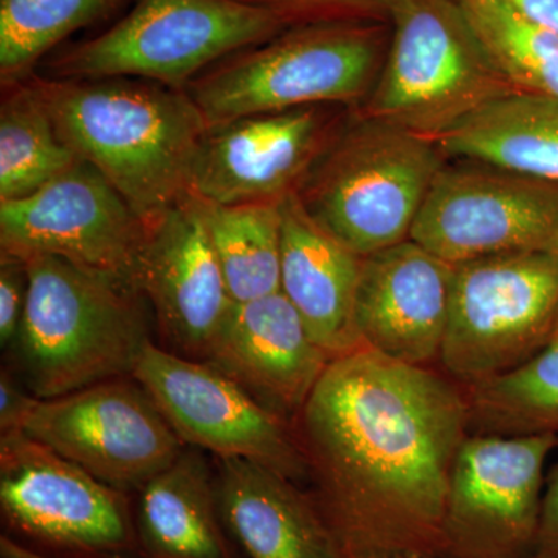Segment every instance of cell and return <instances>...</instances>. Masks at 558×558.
Listing matches in <instances>:
<instances>
[{"label": "cell", "mask_w": 558, "mask_h": 558, "mask_svg": "<svg viewBox=\"0 0 558 558\" xmlns=\"http://www.w3.org/2000/svg\"><path fill=\"white\" fill-rule=\"evenodd\" d=\"M453 267L411 240L363 258L354 307L363 348L407 365H439Z\"/></svg>", "instance_id": "e0dca14e"}, {"label": "cell", "mask_w": 558, "mask_h": 558, "mask_svg": "<svg viewBox=\"0 0 558 558\" xmlns=\"http://www.w3.org/2000/svg\"><path fill=\"white\" fill-rule=\"evenodd\" d=\"M288 27L245 0H137L108 31L49 65L53 78H138L185 90L213 65Z\"/></svg>", "instance_id": "8992f818"}, {"label": "cell", "mask_w": 558, "mask_h": 558, "mask_svg": "<svg viewBox=\"0 0 558 558\" xmlns=\"http://www.w3.org/2000/svg\"><path fill=\"white\" fill-rule=\"evenodd\" d=\"M535 27L558 36V0H502Z\"/></svg>", "instance_id": "1f68e13d"}, {"label": "cell", "mask_w": 558, "mask_h": 558, "mask_svg": "<svg viewBox=\"0 0 558 558\" xmlns=\"http://www.w3.org/2000/svg\"><path fill=\"white\" fill-rule=\"evenodd\" d=\"M134 288L154 312L160 347L204 360L233 301L194 194L146 222Z\"/></svg>", "instance_id": "2e32d148"}, {"label": "cell", "mask_w": 558, "mask_h": 558, "mask_svg": "<svg viewBox=\"0 0 558 558\" xmlns=\"http://www.w3.org/2000/svg\"><path fill=\"white\" fill-rule=\"evenodd\" d=\"M395 36L360 116L435 140L513 90L459 0H395Z\"/></svg>", "instance_id": "52a82bcc"}, {"label": "cell", "mask_w": 558, "mask_h": 558, "mask_svg": "<svg viewBox=\"0 0 558 558\" xmlns=\"http://www.w3.org/2000/svg\"><path fill=\"white\" fill-rule=\"evenodd\" d=\"M28 288L31 278L25 259L0 252V347L7 351L20 333Z\"/></svg>", "instance_id": "f1b7e54d"}, {"label": "cell", "mask_w": 558, "mask_h": 558, "mask_svg": "<svg viewBox=\"0 0 558 558\" xmlns=\"http://www.w3.org/2000/svg\"><path fill=\"white\" fill-rule=\"evenodd\" d=\"M220 520L247 558H344L311 492L277 470L216 459Z\"/></svg>", "instance_id": "d6986e66"}, {"label": "cell", "mask_w": 558, "mask_h": 558, "mask_svg": "<svg viewBox=\"0 0 558 558\" xmlns=\"http://www.w3.org/2000/svg\"><path fill=\"white\" fill-rule=\"evenodd\" d=\"M3 89L0 201H16L43 189L80 159L58 134L33 76Z\"/></svg>", "instance_id": "cb8c5ba5"}, {"label": "cell", "mask_w": 558, "mask_h": 558, "mask_svg": "<svg viewBox=\"0 0 558 558\" xmlns=\"http://www.w3.org/2000/svg\"><path fill=\"white\" fill-rule=\"evenodd\" d=\"M362 266V256L323 230L295 193L281 201V292L332 359L363 348L354 323Z\"/></svg>", "instance_id": "ffe728a7"}, {"label": "cell", "mask_w": 558, "mask_h": 558, "mask_svg": "<svg viewBox=\"0 0 558 558\" xmlns=\"http://www.w3.org/2000/svg\"><path fill=\"white\" fill-rule=\"evenodd\" d=\"M444 157L435 140L355 112L295 196L323 230L366 258L410 240Z\"/></svg>", "instance_id": "277c9868"}, {"label": "cell", "mask_w": 558, "mask_h": 558, "mask_svg": "<svg viewBox=\"0 0 558 558\" xmlns=\"http://www.w3.org/2000/svg\"><path fill=\"white\" fill-rule=\"evenodd\" d=\"M446 157L558 183V100L510 92L435 138Z\"/></svg>", "instance_id": "7402d4cb"}, {"label": "cell", "mask_w": 558, "mask_h": 558, "mask_svg": "<svg viewBox=\"0 0 558 558\" xmlns=\"http://www.w3.org/2000/svg\"><path fill=\"white\" fill-rule=\"evenodd\" d=\"M204 360L290 425L332 362L281 290L231 304Z\"/></svg>", "instance_id": "ac0fdd59"}, {"label": "cell", "mask_w": 558, "mask_h": 558, "mask_svg": "<svg viewBox=\"0 0 558 558\" xmlns=\"http://www.w3.org/2000/svg\"><path fill=\"white\" fill-rule=\"evenodd\" d=\"M209 241L233 303L281 290V202L201 201Z\"/></svg>", "instance_id": "603a6c76"}, {"label": "cell", "mask_w": 558, "mask_h": 558, "mask_svg": "<svg viewBox=\"0 0 558 558\" xmlns=\"http://www.w3.org/2000/svg\"><path fill=\"white\" fill-rule=\"evenodd\" d=\"M215 475L204 451L185 447L135 492L140 558H241L220 520Z\"/></svg>", "instance_id": "44dd1931"}, {"label": "cell", "mask_w": 558, "mask_h": 558, "mask_svg": "<svg viewBox=\"0 0 558 558\" xmlns=\"http://www.w3.org/2000/svg\"><path fill=\"white\" fill-rule=\"evenodd\" d=\"M277 13L286 24L352 21L380 7L389 10L395 0H245Z\"/></svg>", "instance_id": "83f0119b"}, {"label": "cell", "mask_w": 558, "mask_h": 558, "mask_svg": "<svg viewBox=\"0 0 558 558\" xmlns=\"http://www.w3.org/2000/svg\"><path fill=\"white\" fill-rule=\"evenodd\" d=\"M410 240L450 264L558 250V183L470 163L436 175Z\"/></svg>", "instance_id": "30bf717a"}, {"label": "cell", "mask_w": 558, "mask_h": 558, "mask_svg": "<svg viewBox=\"0 0 558 558\" xmlns=\"http://www.w3.org/2000/svg\"><path fill=\"white\" fill-rule=\"evenodd\" d=\"M22 432L130 495L185 449L149 392L132 376L60 398L36 399Z\"/></svg>", "instance_id": "4fadbf2b"}, {"label": "cell", "mask_w": 558, "mask_h": 558, "mask_svg": "<svg viewBox=\"0 0 558 558\" xmlns=\"http://www.w3.org/2000/svg\"><path fill=\"white\" fill-rule=\"evenodd\" d=\"M0 558H47L33 553L20 543L14 542L9 535L2 534L0 537Z\"/></svg>", "instance_id": "d6a6232c"}, {"label": "cell", "mask_w": 558, "mask_h": 558, "mask_svg": "<svg viewBox=\"0 0 558 558\" xmlns=\"http://www.w3.org/2000/svg\"><path fill=\"white\" fill-rule=\"evenodd\" d=\"M341 106L255 113L208 126L189 193L211 204L281 202L306 172L347 117Z\"/></svg>", "instance_id": "9a60e30c"}, {"label": "cell", "mask_w": 558, "mask_h": 558, "mask_svg": "<svg viewBox=\"0 0 558 558\" xmlns=\"http://www.w3.org/2000/svg\"><path fill=\"white\" fill-rule=\"evenodd\" d=\"M556 337H558V326H557V333H556Z\"/></svg>", "instance_id": "e575fe53"}, {"label": "cell", "mask_w": 558, "mask_h": 558, "mask_svg": "<svg viewBox=\"0 0 558 558\" xmlns=\"http://www.w3.org/2000/svg\"><path fill=\"white\" fill-rule=\"evenodd\" d=\"M534 558H558V454L556 464L546 475Z\"/></svg>", "instance_id": "4dcf8cb0"}, {"label": "cell", "mask_w": 558, "mask_h": 558, "mask_svg": "<svg viewBox=\"0 0 558 558\" xmlns=\"http://www.w3.org/2000/svg\"><path fill=\"white\" fill-rule=\"evenodd\" d=\"M558 436L469 435L451 470L444 538L451 558H534L546 464Z\"/></svg>", "instance_id": "7c38bea8"}, {"label": "cell", "mask_w": 558, "mask_h": 558, "mask_svg": "<svg viewBox=\"0 0 558 558\" xmlns=\"http://www.w3.org/2000/svg\"><path fill=\"white\" fill-rule=\"evenodd\" d=\"M3 534L47 558H140L134 502L24 432L0 435Z\"/></svg>", "instance_id": "9c48e42d"}, {"label": "cell", "mask_w": 558, "mask_h": 558, "mask_svg": "<svg viewBox=\"0 0 558 558\" xmlns=\"http://www.w3.org/2000/svg\"><path fill=\"white\" fill-rule=\"evenodd\" d=\"M33 80L65 145L145 222L189 193L208 130L189 92L138 78Z\"/></svg>", "instance_id": "7a4b0ae2"}, {"label": "cell", "mask_w": 558, "mask_h": 558, "mask_svg": "<svg viewBox=\"0 0 558 558\" xmlns=\"http://www.w3.org/2000/svg\"><path fill=\"white\" fill-rule=\"evenodd\" d=\"M470 27L513 90L558 100V36L502 0H459Z\"/></svg>", "instance_id": "484cf974"}, {"label": "cell", "mask_w": 558, "mask_h": 558, "mask_svg": "<svg viewBox=\"0 0 558 558\" xmlns=\"http://www.w3.org/2000/svg\"><path fill=\"white\" fill-rule=\"evenodd\" d=\"M132 377L157 403L183 446L215 459L242 458L307 483L292 425L270 413L205 360L183 357L149 339Z\"/></svg>", "instance_id": "8fae6325"}, {"label": "cell", "mask_w": 558, "mask_h": 558, "mask_svg": "<svg viewBox=\"0 0 558 558\" xmlns=\"http://www.w3.org/2000/svg\"><path fill=\"white\" fill-rule=\"evenodd\" d=\"M388 558H402V557H388ZM433 558H451V557H433Z\"/></svg>", "instance_id": "836d02e7"}, {"label": "cell", "mask_w": 558, "mask_h": 558, "mask_svg": "<svg viewBox=\"0 0 558 558\" xmlns=\"http://www.w3.org/2000/svg\"><path fill=\"white\" fill-rule=\"evenodd\" d=\"M380 58L377 28L312 22L231 54L185 90L208 126L307 106L359 108L379 78Z\"/></svg>", "instance_id": "5b68a950"}, {"label": "cell", "mask_w": 558, "mask_h": 558, "mask_svg": "<svg viewBox=\"0 0 558 558\" xmlns=\"http://www.w3.org/2000/svg\"><path fill=\"white\" fill-rule=\"evenodd\" d=\"M312 498L344 558L446 557L465 388L360 348L332 359L292 422Z\"/></svg>", "instance_id": "6da1fadb"}, {"label": "cell", "mask_w": 558, "mask_h": 558, "mask_svg": "<svg viewBox=\"0 0 558 558\" xmlns=\"http://www.w3.org/2000/svg\"><path fill=\"white\" fill-rule=\"evenodd\" d=\"M124 0H0V80L22 83L72 33L105 20Z\"/></svg>", "instance_id": "4316f807"}, {"label": "cell", "mask_w": 558, "mask_h": 558, "mask_svg": "<svg viewBox=\"0 0 558 558\" xmlns=\"http://www.w3.org/2000/svg\"><path fill=\"white\" fill-rule=\"evenodd\" d=\"M145 236V220L81 159L31 196L0 201V252L57 256L134 290Z\"/></svg>", "instance_id": "5bb4252c"}, {"label": "cell", "mask_w": 558, "mask_h": 558, "mask_svg": "<svg viewBox=\"0 0 558 558\" xmlns=\"http://www.w3.org/2000/svg\"><path fill=\"white\" fill-rule=\"evenodd\" d=\"M27 307L14 362L39 399L132 376L149 336L142 295L119 279L57 258H25Z\"/></svg>", "instance_id": "3957f363"}, {"label": "cell", "mask_w": 558, "mask_h": 558, "mask_svg": "<svg viewBox=\"0 0 558 558\" xmlns=\"http://www.w3.org/2000/svg\"><path fill=\"white\" fill-rule=\"evenodd\" d=\"M36 396L25 387L11 366L0 371V435L22 432L25 418L35 405Z\"/></svg>", "instance_id": "f546056e"}, {"label": "cell", "mask_w": 558, "mask_h": 558, "mask_svg": "<svg viewBox=\"0 0 558 558\" xmlns=\"http://www.w3.org/2000/svg\"><path fill=\"white\" fill-rule=\"evenodd\" d=\"M469 435L558 436V337L523 365L465 388Z\"/></svg>", "instance_id": "d4e9b609"}, {"label": "cell", "mask_w": 558, "mask_h": 558, "mask_svg": "<svg viewBox=\"0 0 558 558\" xmlns=\"http://www.w3.org/2000/svg\"><path fill=\"white\" fill-rule=\"evenodd\" d=\"M557 326L558 250L454 264L439 369L475 387L534 357Z\"/></svg>", "instance_id": "ba28073f"}]
</instances>
